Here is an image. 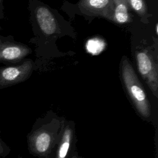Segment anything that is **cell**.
<instances>
[{
    "label": "cell",
    "mask_w": 158,
    "mask_h": 158,
    "mask_svg": "<svg viewBox=\"0 0 158 158\" xmlns=\"http://www.w3.org/2000/svg\"><path fill=\"white\" fill-rule=\"evenodd\" d=\"M121 77L123 86L138 113L144 118L151 115V105L144 89L130 60L123 56L120 62Z\"/></svg>",
    "instance_id": "1"
},
{
    "label": "cell",
    "mask_w": 158,
    "mask_h": 158,
    "mask_svg": "<svg viewBox=\"0 0 158 158\" xmlns=\"http://www.w3.org/2000/svg\"><path fill=\"white\" fill-rule=\"evenodd\" d=\"M51 123L32 131L28 138V149L34 155L45 156L50 153L57 138V129Z\"/></svg>",
    "instance_id": "2"
},
{
    "label": "cell",
    "mask_w": 158,
    "mask_h": 158,
    "mask_svg": "<svg viewBox=\"0 0 158 158\" xmlns=\"http://www.w3.org/2000/svg\"><path fill=\"white\" fill-rule=\"evenodd\" d=\"M138 70L150 88L152 94L158 98V70L157 63L153 56L147 50L136 52Z\"/></svg>",
    "instance_id": "3"
},
{
    "label": "cell",
    "mask_w": 158,
    "mask_h": 158,
    "mask_svg": "<svg viewBox=\"0 0 158 158\" xmlns=\"http://www.w3.org/2000/svg\"><path fill=\"white\" fill-rule=\"evenodd\" d=\"M33 67L30 59H25L19 65L0 67V89L27 80L31 76Z\"/></svg>",
    "instance_id": "4"
},
{
    "label": "cell",
    "mask_w": 158,
    "mask_h": 158,
    "mask_svg": "<svg viewBox=\"0 0 158 158\" xmlns=\"http://www.w3.org/2000/svg\"><path fill=\"white\" fill-rule=\"evenodd\" d=\"M31 52L28 46L15 41L13 36L0 35V63L9 65L20 62Z\"/></svg>",
    "instance_id": "5"
},
{
    "label": "cell",
    "mask_w": 158,
    "mask_h": 158,
    "mask_svg": "<svg viewBox=\"0 0 158 158\" xmlns=\"http://www.w3.org/2000/svg\"><path fill=\"white\" fill-rule=\"evenodd\" d=\"M78 8L83 14L87 15L101 17L112 21V0H80Z\"/></svg>",
    "instance_id": "6"
},
{
    "label": "cell",
    "mask_w": 158,
    "mask_h": 158,
    "mask_svg": "<svg viewBox=\"0 0 158 158\" xmlns=\"http://www.w3.org/2000/svg\"><path fill=\"white\" fill-rule=\"evenodd\" d=\"M35 20L41 31L47 36L55 34L59 30L57 20L46 6H40L35 9Z\"/></svg>",
    "instance_id": "7"
},
{
    "label": "cell",
    "mask_w": 158,
    "mask_h": 158,
    "mask_svg": "<svg viewBox=\"0 0 158 158\" xmlns=\"http://www.w3.org/2000/svg\"><path fill=\"white\" fill-rule=\"evenodd\" d=\"M113 14L112 21L118 24H125L131 22L129 7L127 0H112Z\"/></svg>",
    "instance_id": "8"
},
{
    "label": "cell",
    "mask_w": 158,
    "mask_h": 158,
    "mask_svg": "<svg viewBox=\"0 0 158 158\" xmlns=\"http://www.w3.org/2000/svg\"><path fill=\"white\" fill-rule=\"evenodd\" d=\"M72 132L69 127H67L62 133L56 158H65L71 143Z\"/></svg>",
    "instance_id": "9"
},
{
    "label": "cell",
    "mask_w": 158,
    "mask_h": 158,
    "mask_svg": "<svg viewBox=\"0 0 158 158\" xmlns=\"http://www.w3.org/2000/svg\"><path fill=\"white\" fill-rule=\"evenodd\" d=\"M128 7L141 18L148 16V7L144 0H127Z\"/></svg>",
    "instance_id": "10"
},
{
    "label": "cell",
    "mask_w": 158,
    "mask_h": 158,
    "mask_svg": "<svg viewBox=\"0 0 158 158\" xmlns=\"http://www.w3.org/2000/svg\"><path fill=\"white\" fill-rule=\"evenodd\" d=\"M9 147L0 138V158H5L10 152Z\"/></svg>",
    "instance_id": "11"
},
{
    "label": "cell",
    "mask_w": 158,
    "mask_h": 158,
    "mask_svg": "<svg viewBox=\"0 0 158 158\" xmlns=\"http://www.w3.org/2000/svg\"><path fill=\"white\" fill-rule=\"evenodd\" d=\"M3 2V0H0V19L1 20L4 19V6Z\"/></svg>",
    "instance_id": "12"
},
{
    "label": "cell",
    "mask_w": 158,
    "mask_h": 158,
    "mask_svg": "<svg viewBox=\"0 0 158 158\" xmlns=\"http://www.w3.org/2000/svg\"><path fill=\"white\" fill-rule=\"evenodd\" d=\"M156 33L157 34V33H158V30H157V25H156Z\"/></svg>",
    "instance_id": "13"
},
{
    "label": "cell",
    "mask_w": 158,
    "mask_h": 158,
    "mask_svg": "<svg viewBox=\"0 0 158 158\" xmlns=\"http://www.w3.org/2000/svg\"><path fill=\"white\" fill-rule=\"evenodd\" d=\"M72 158H77V157H73Z\"/></svg>",
    "instance_id": "14"
},
{
    "label": "cell",
    "mask_w": 158,
    "mask_h": 158,
    "mask_svg": "<svg viewBox=\"0 0 158 158\" xmlns=\"http://www.w3.org/2000/svg\"><path fill=\"white\" fill-rule=\"evenodd\" d=\"M19 158H22V157H19Z\"/></svg>",
    "instance_id": "15"
}]
</instances>
